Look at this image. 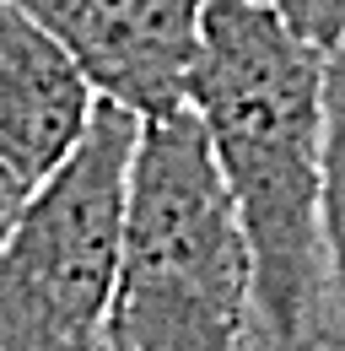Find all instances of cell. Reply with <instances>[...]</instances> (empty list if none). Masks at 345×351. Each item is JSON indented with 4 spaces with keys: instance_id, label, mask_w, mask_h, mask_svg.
<instances>
[{
    "instance_id": "ba28073f",
    "label": "cell",
    "mask_w": 345,
    "mask_h": 351,
    "mask_svg": "<svg viewBox=\"0 0 345 351\" xmlns=\"http://www.w3.org/2000/svg\"><path fill=\"white\" fill-rule=\"evenodd\" d=\"M27 195H33V184H22V178H16L5 162H0V243H5V232L16 227L22 206H27Z\"/></svg>"
},
{
    "instance_id": "6da1fadb",
    "label": "cell",
    "mask_w": 345,
    "mask_h": 351,
    "mask_svg": "<svg viewBox=\"0 0 345 351\" xmlns=\"http://www.w3.org/2000/svg\"><path fill=\"white\" fill-rule=\"evenodd\" d=\"M211 157L254 254L270 351H335L324 276V49L270 0H205L189 76Z\"/></svg>"
},
{
    "instance_id": "277c9868",
    "label": "cell",
    "mask_w": 345,
    "mask_h": 351,
    "mask_svg": "<svg viewBox=\"0 0 345 351\" xmlns=\"http://www.w3.org/2000/svg\"><path fill=\"white\" fill-rule=\"evenodd\" d=\"M81 65L97 97L135 119L189 108L205 0H16Z\"/></svg>"
},
{
    "instance_id": "3957f363",
    "label": "cell",
    "mask_w": 345,
    "mask_h": 351,
    "mask_svg": "<svg viewBox=\"0 0 345 351\" xmlns=\"http://www.w3.org/2000/svg\"><path fill=\"white\" fill-rule=\"evenodd\" d=\"M140 119L97 97L76 152L0 243V351H103Z\"/></svg>"
},
{
    "instance_id": "52a82bcc",
    "label": "cell",
    "mask_w": 345,
    "mask_h": 351,
    "mask_svg": "<svg viewBox=\"0 0 345 351\" xmlns=\"http://www.w3.org/2000/svg\"><path fill=\"white\" fill-rule=\"evenodd\" d=\"M275 11H281V22L297 33V38H307L313 49H329L345 38V0H270Z\"/></svg>"
},
{
    "instance_id": "5b68a950",
    "label": "cell",
    "mask_w": 345,
    "mask_h": 351,
    "mask_svg": "<svg viewBox=\"0 0 345 351\" xmlns=\"http://www.w3.org/2000/svg\"><path fill=\"white\" fill-rule=\"evenodd\" d=\"M97 92L65 44L16 0H0V162L43 184L92 125Z\"/></svg>"
},
{
    "instance_id": "8992f818",
    "label": "cell",
    "mask_w": 345,
    "mask_h": 351,
    "mask_svg": "<svg viewBox=\"0 0 345 351\" xmlns=\"http://www.w3.org/2000/svg\"><path fill=\"white\" fill-rule=\"evenodd\" d=\"M324 276H329V330L345 351V38L324 54Z\"/></svg>"
},
{
    "instance_id": "7a4b0ae2",
    "label": "cell",
    "mask_w": 345,
    "mask_h": 351,
    "mask_svg": "<svg viewBox=\"0 0 345 351\" xmlns=\"http://www.w3.org/2000/svg\"><path fill=\"white\" fill-rule=\"evenodd\" d=\"M103 351H270L254 254L194 108L140 119Z\"/></svg>"
}]
</instances>
